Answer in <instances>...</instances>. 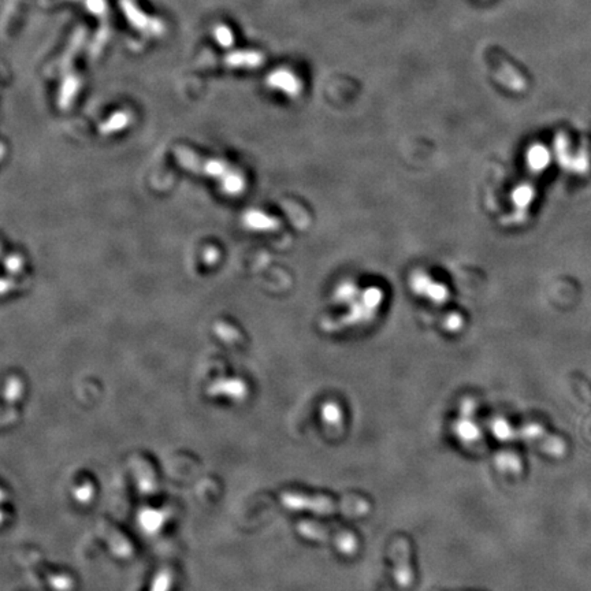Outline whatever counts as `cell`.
Returning <instances> with one entry per match:
<instances>
[{
  "label": "cell",
  "instance_id": "1",
  "mask_svg": "<svg viewBox=\"0 0 591 591\" xmlns=\"http://www.w3.org/2000/svg\"><path fill=\"white\" fill-rule=\"evenodd\" d=\"M291 504L297 508H307L319 513H342L345 516L360 517L370 512V502L363 497H344L334 500L330 497H301L291 498Z\"/></svg>",
  "mask_w": 591,
  "mask_h": 591
},
{
  "label": "cell",
  "instance_id": "3",
  "mask_svg": "<svg viewBox=\"0 0 591 591\" xmlns=\"http://www.w3.org/2000/svg\"><path fill=\"white\" fill-rule=\"evenodd\" d=\"M305 535H313L320 541H330L335 545V548L341 553L352 554L357 549V539L354 532L347 530H326L313 523H307L304 526Z\"/></svg>",
  "mask_w": 591,
  "mask_h": 591
},
{
  "label": "cell",
  "instance_id": "4",
  "mask_svg": "<svg viewBox=\"0 0 591 591\" xmlns=\"http://www.w3.org/2000/svg\"><path fill=\"white\" fill-rule=\"evenodd\" d=\"M519 434L522 438L527 439L529 442L538 446L541 451L552 456H561L565 451V445L561 439L545 433V430L538 424L524 426Z\"/></svg>",
  "mask_w": 591,
  "mask_h": 591
},
{
  "label": "cell",
  "instance_id": "2",
  "mask_svg": "<svg viewBox=\"0 0 591 591\" xmlns=\"http://www.w3.org/2000/svg\"><path fill=\"white\" fill-rule=\"evenodd\" d=\"M390 557L393 561L394 580L401 587H410L414 582V571L411 567V546L407 538H395L390 546Z\"/></svg>",
  "mask_w": 591,
  "mask_h": 591
},
{
  "label": "cell",
  "instance_id": "5",
  "mask_svg": "<svg viewBox=\"0 0 591 591\" xmlns=\"http://www.w3.org/2000/svg\"><path fill=\"white\" fill-rule=\"evenodd\" d=\"M531 163L532 166L538 170L546 167L549 163V154L546 152V150H544L542 147H538L531 155Z\"/></svg>",
  "mask_w": 591,
  "mask_h": 591
}]
</instances>
